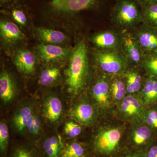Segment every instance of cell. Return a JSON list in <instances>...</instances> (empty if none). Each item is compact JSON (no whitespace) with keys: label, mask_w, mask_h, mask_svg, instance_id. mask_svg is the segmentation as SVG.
Returning <instances> with one entry per match:
<instances>
[{"label":"cell","mask_w":157,"mask_h":157,"mask_svg":"<svg viewBox=\"0 0 157 157\" xmlns=\"http://www.w3.org/2000/svg\"><path fill=\"white\" fill-rule=\"evenodd\" d=\"M89 48L85 39L78 40L72 49L69 67L65 71L68 92L74 97L86 88L91 78Z\"/></svg>","instance_id":"6da1fadb"},{"label":"cell","mask_w":157,"mask_h":157,"mask_svg":"<svg viewBox=\"0 0 157 157\" xmlns=\"http://www.w3.org/2000/svg\"><path fill=\"white\" fill-rule=\"evenodd\" d=\"M39 1L38 9L43 17L74 19L84 11H98L103 0H33Z\"/></svg>","instance_id":"7a4b0ae2"},{"label":"cell","mask_w":157,"mask_h":157,"mask_svg":"<svg viewBox=\"0 0 157 157\" xmlns=\"http://www.w3.org/2000/svg\"><path fill=\"white\" fill-rule=\"evenodd\" d=\"M110 16L113 28L122 33L131 32L143 23L140 7L137 0H116Z\"/></svg>","instance_id":"3957f363"},{"label":"cell","mask_w":157,"mask_h":157,"mask_svg":"<svg viewBox=\"0 0 157 157\" xmlns=\"http://www.w3.org/2000/svg\"><path fill=\"white\" fill-rule=\"evenodd\" d=\"M122 132L119 128L109 127L102 129L97 134L91 148L96 157H120L123 152Z\"/></svg>","instance_id":"277c9868"},{"label":"cell","mask_w":157,"mask_h":157,"mask_svg":"<svg viewBox=\"0 0 157 157\" xmlns=\"http://www.w3.org/2000/svg\"><path fill=\"white\" fill-rule=\"evenodd\" d=\"M92 61L99 73L109 77L123 76L128 66L121 51H100L91 52Z\"/></svg>","instance_id":"5b68a950"},{"label":"cell","mask_w":157,"mask_h":157,"mask_svg":"<svg viewBox=\"0 0 157 157\" xmlns=\"http://www.w3.org/2000/svg\"><path fill=\"white\" fill-rule=\"evenodd\" d=\"M117 105L118 113L123 120L133 125L144 123L147 107L138 94H127Z\"/></svg>","instance_id":"8992f818"},{"label":"cell","mask_w":157,"mask_h":157,"mask_svg":"<svg viewBox=\"0 0 157 157\" xmlns=\"http://www.w3.org/2000/svg\"><path fill=\"white\" fill-rule=\"evenodd\" d=\"M133 126L129 135L128 147L131 151L145 152L152 144L153 130L144 123Z\"/></svg>","instance_id":"52a82bcc"},{"label":"cell","mask_w":157,"mask_h":157,"mask_svg":"<svg viewBox=\"0 0 157 157\" xmlns=\"http://www.w3.org/2000/svg\"><path fill=\"white\" fill-rule=\"evenodd\" d=\"M122 33L114 28L107 29L93 34L90 41L97 50L121 51Z\"/></svg>","instance_id":"ba28073f"},{"label":"cell","mask_w":157,"mask_h":157,"mask_svg":"<svg viewBox=\"0 0 157 157\" xmlns=\"http://www.w3.org/2000/svg\"><path fill=\"white\" fill-rule=\"evenodd\" d=\"M121 52L128 65L140 67L144 53L139 42L131 32L122 33Z\"/></svg>","instance_id":"9c48e42d"},{"label":"cell","mask_w":157,"mask_h":157,"mask_svg":"<svg viewBox=\"0 0 157 157\" xmlns=\"http://www.w3.org/2000/svg\"><path fill=\"white\" fill-rule=\"evenodd\" d=\"M110 77L100 74L93 83L91 88L92 95L99 108L103 110L109 109L111 98L109 91Z\"/></svg>","instance_id":"30bf717a"},{"label":"cell","mask_w":157,"mask_h":157,"mask_svg":"<svg viewBox=\"0 0 157 157\" xmlns=\"http://www.w3.org/2000/svg\"><path fill=\"white\" fill-rule=\"evenodd\" d=\"M144 53L157 52V29L142 23L132 31Z\"/></svg>","instance_id":"8fae6325"},{"label":"cell","mask_w":157,"mask_h":157,"mask_svg":"<svg viewBox=\"0 0 157 157\" xmlns=\"http://www.w3.org/2000/svg\"><path fill=\"white\" fill-rule=\"evenodd\" d=\"M39 58L46 63H57L70 58L72 50L52 44H41L37 46Z\"/></svg>","instance_id":"7c38bea8"},{"label":"cell","mask_w":157,"mask_h":157,"mask_svg":"<svg viewBox=\"0 0 157 157\" xmlns=\"http://www.w3.org/2000/svg\"><path fill=\"white\" fill-rule=\"evenodd\" d=\"M71 115L78 123L90 126L97 119L98 111L95 106L88 100H82L72 109Z\"/></svg>","instance_id":"4fadbf2b"},{"label":"cell","mask_w":157,"mask_h":157,"mask_svg":"<svg viewBox=\"0 0 157 157\" xmlns=\"http://www.w3.org/2000/svg\"><path fill=\"white\" fill-rule=\"evenodd\" d=\"M123 77L126 86L127 94H132L140 92L146 76L140 66L128 65Z\"/></svg>","instance_id":"5bb4252c"},{"label":"cell","mask_w":157,"mask_h":157,"mask_svg":"<svg viewBox=\"0 0 157 157\" xmlns=\"http://www.w3.org/2000/svg\"><path fill=\"white\" fill-rule=\"evenodd\" d=\"M0 34L3 41L9 44H15L25 38L23 33L16 25L6 19L1 20Z\"/></svg>","instance_id":"9a60e30c"},{"label":"cell","mask_w":157,"mask_h":157,"mask_svg":"<svg viewBox=\"0 0 157 157\" xmlns=\"http://www.w3.org/2000/svg\"><path fill=\"white\" fill-rule=\"evenodd\" d=\"M138 95L146 107L156 104L157 102V78L146 76Z\"/></svg>","instance_id":"2e32d148"},{"label":"cell","mask_w":157,"mask_h":157,"mask_svg":"<svg viewBox=\"0 0 157 157\" xmlns=\"http://www.w3.org/2000/svg\"><path fill=\"white\" fill-rule=\"evenodd\" d=\"M36 59L31 52L27 50L18 51L14 57V63L21 73L30 74L34 72Z\"/></svg>","instance_id":"e0dca14e"},{"label":"cell","mask_w":157,"mask_h":157,"mask_svg":"<svg viewBox=\"0 0 157 157\" xmlns=\"http://www.w3.org/2000/svg\"><path fill=\"white\" fill-rule=\"evenodd\" d=\"M63 110L61 101L55 96H50L46 99L43 106V114L49 121L54 122L60 117Z\"/></svg>","instance_id":"ac0fdd59"},{"label":"cell","mask_w":157,"mask_h":157,"mask_svg":"<svg viewBox=\"0 0 157 157\" xmlns=\"http://www.w3.org/2000/svg\"><path fill=\"white\" fill-rule=\"evenodd\" d=\"M36 33L38 38L46 44H62L67 39V36L63 33L51 29L39 28L36 29Z\"/></svg>","instance_id":"d6986e66"},{"label":"cell","mask_w":157,"mask_h":157,"mask_svg":"<svg viewBox=\"0 0 157 157\" xmlns=\"http://www.w3.org/2000/svg\"><path fill=\"white\" fill-rule=\"evenodd\" d=\"M15 95V88L11 76L6 71L0 75V97L5 103L11 101Z\"/></svg>","instance_id":"ffe728a7"},{"label":"cell","mask_w":157,"mask_h":157,"mask_svg":"<svg viewBox=\"0 0 157 157\" xmlns=\"http://www.w3.org/2000/svg\"><path fill=\"white\" fill-rule=\"evenodd\" d=\"M61 138L53 136L45 139L42 143V148L46 157H60L64 147Z\"/></svg>","instance_id":"44dd1931"},{"label":"cell","mask_w":157,"mask_h":157,"mask_svg":"<svg viewBox=\"0 0 157 157\" xmlns=\"http://www.w3.org/2000/svg\"><path fill=\"white\" fill-rule=\"evenodd\" d=\"M109 91L112 101L117 104L128 94L126 86L123 76L110 78Z\"/></svg>","instance_id":"7402d4cb"},{"label":"cell","mask_w":157,"mask_h":157,"mask_svg":"<svg viewBox=\"0 0 157 157\" xmlns=\"http://www.w3.org/2000/svg\"><path fill=\"white\" fill-rule=\"evenodd\" d=\"M140 67L147 76L157 78V52L144 53Z\"/></svg>","instance_id":"603a6c76"},{"label":"cell","mask_w":157,"mask_h":157,"mask_svg":"<svg viewBox=\"0 0 157 157\" xmlns=\"http://www.w3.org/2000/svg\"><path fill=\"white\" fill-rule=\"evenodd\" d=\"M33 114V109L29 106L22 107L16 113L13 122L18 132H22L26 128L29 121Z\"/></svg>","instance_id":"cb8c5ba5"},{"label":"cell","mask_w":157,"mask_h":157,"mask_svg":"<svg viewBox=\"0 0 157 157\" xmlns=\"http://www.w3.org/2000/svg\"><path fill=\"white\" fill-rule=\"evenodd\" d=\"M140 7L143 23L157 29V4Z\"/></svg>","instance_id":"d4e9b609"},{"label":"cell","mask_w":157,"mask_h":157,"mask_svg":"<svg viewBox=\"0 0 157 157\" xmlns=\"http://www.w3.org/2000/svg\"><path fill=\"white\" fill-rule=\"evenodd\" d=\"M87 149L79 142L74 141L64 147L60 157H88Z\"/></svg>","instance_id":"484cf974"},{"label":"cell","mask_w":157,"mask_h":157,"mask_svg":"<svg viewBox=\"0 0 157 157\" xmlns=\"http://www.w3.org/2000/svg\"><path fill=\"white\" fill-rule=\"evenodd\" d=\"M59 76L60 71L58 68H47L41 73L39 78V83L43 86H49L54 83Z\"/></svg>","instance_id":"4316f807"},{"label":"cell","mask_w":157,"mask_h":157,"mask_svg":"<svg viewBox=\"0 0 157 157\" xmlns=\"http://www.w3.org/2000/svg\"><path fill=\"white\" fill-rule=\"evenodd\" d=\"M9 132L6 123L0 124V151L2 155H6L9 146Z\"/></svg>","instance_id":"83f0119b"},{"label":"cell","mask_w":157,"mask_h":157,"mask_svg":"<svg viewBox=\"0 0 157 157\" xmlns=\"http://www.w3.org/2000/svg\"><path fill=\"white\" fill-rule=\"evenodd\" d=\"M144 123L157 132V107L147 108Z\"/></svg>","instance_id":"f1b7e54d"},{"label":"cell","mask_w":157,"mask_h":157,"mask_svg":"<svg viewBox=\"0 0 157 157\" xmlns=\"http://www.w3.org/2000/svg\"><path fill=\"white\" fill-rule=\"evenodd\" d=\"M82 131L81 126L73 121H69L65 124V134L71 138H75L80 135Z\"/></svg>","instance_id":"f546056e"},{"label":"cell","mask_w":157,"mask_h":157,"mask_svg":"<svg viewBox=\"0 0 157 157\" xmlns=\"http://www.w3.org/2000/svg\"><path fill=\"white\" fill-rule=\"evenodd\" d=\"M41 128V123L39 117L33 114L29 121L26 128L32 135H37L39 134Z\"/></svg>","instance_id":"4dcf8cb0"},{"label":"cell","mask_w":157,"mask_h":157,"mask_svg":"<svg viewBox=\"0 0 157 157\" xmlns=\"http://www.w3.org/2000/svg\"><path fill=\"white\" fill-rule=\"evenodd\" d=\"M13 157H38L32 149L27 147H18L15 150Z\"/></svg>","instance_id":"1f68e13d"},{"label":"cell","mask_w":157,"mask_h":157,"mask_svg":"<svg viewBox=\"0 0 157 157\" xmlns=\"http://www.w3.org/2000/svg\"><path fill=\"white\" fill-rule=\"evenodd\" d=\"M144 153L146 157H157V144H152Z\"/></svg>","instance_id":"d6a6232c"},{"label":"cell","mask_w":157,"mask_h":157,"mask_svg":"<svg viewBox=\"0 0 157 157\" xmlns=\"http://www.w3.org/2000/svg\"><path fill=\"white\" fill-rule=\"evenodd\" d=\"M120 157H146L145 153L138 152H127Z\"/></svg>","instance_id":"836d02e7"},{"label":"cell","mask_w":157,"mask_h":157,"mask_svg":"<svg viewBox=\"0 0 157 157\" xmlns=\"http://www.w3.org/2000/svg\"><path fill=\"white\" fill-rule=\"evenodd\" d=\"M140 6L157 4V0H137Z\"/></svg>","instance_id":"e575fe53"},{"label":"cell","mask_w":157,"mask_h":157,"mask_svg":"<svg viewBox=\"0 0 157 157\" xmlns=\"http://www.w3.org/2000/svg\"><path fill=\"white\" fill-rule=\"evenodd\" d=\"M18 0H0L1 7L3 8H6L11 6Z\"/></svg>","instance_id":"d590c367"}]
</instances>
